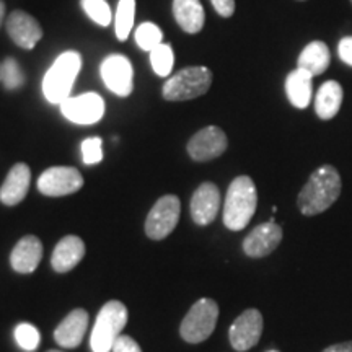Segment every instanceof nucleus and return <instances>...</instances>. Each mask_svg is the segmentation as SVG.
<instances>
[{"instance_id": "1", "label": "nucleus", "mask_w": 352, "mask_h": 352, "mask_svg": "<svg viewBox=\"0 0 352 352\" xmlns=\"http://www.w3.org/2000/svg\"><path fill=\"white\" fill-rule=\"evenodd\" d=\"M341 195V176L331 165H323L310 175L298 192V209L303 215H316L328 210Z\"/></svg>"}, {"instance_id": "2", "label": "nucleus", "mask_w": 352, "mask_h": 352, "mask_svg": "<svg viewBox=\"0 0 352 352\" xmlns=\"http://www.w3.org/2000/svg\"><path fill=\"white\" fill-rule=\"evenodd\" d=\"M258 206V191L250 176H236L228 186L223 204V223L233 232H240L253 219Z\"/></svg>"}, {"instance_id": "3", "label": "nucleus", "mask_w": 352, "mask_h": 352, "mask_svg": "<svg viewBox=\"0 0 352 352\" xmlns=\"http://www.w3.org/2000/svg\"><path fill=\"white\" fill-rule=\"evenodd\" d=\"M80 67L82 57L76 51H67L57 57L43 80L44 96L50 103L63 104L69 98Z\"/></svg>"}, {"instance_id": "4", "label": "nucleus", "mask_w": 352, "mask_h": 352, "mask_svg": "<svg viewBox=\"0 0 352 352\" xmlns=\"http://www.w3.org/2000/svg\"><path fill=\"white\" fill-rule=\"evenodd\" d=\"M129 314L124 303L109 300L103 305L96 316L90 346L94 352H111L114 342L121 336L122 328L127 324Z\"/></svg>"}, {"instance_id": "5", "label": "nucleus", "mask_w": 352, "mask_h": 352, "mask_svg": "<svg viewBox=\"0 0 352 352\" xmlns=\"http://www.w3.org/2000/svg\"><path fill=\"white\" fill-rule=\"evenodd\" d=\"M212 85V72L208 67L195 65L175 74L165 82L162 95L168 101H186L206 95Z\"/></svg>"}, {"instance_id": "6", "label": "nucleus", "mask_w": 352, "mask_h": 352, "mask_svg": "<svg viewBox=\"0 0 352 352\" xmlns=\"http://www.w3.org/2000/svg\"><path fill=\"white\" fill-rule=\"evenodd\" d=\"M219 320V305L212 298H201L195 305L189 308V311L182 321L179 334L186 342L199 344L206 341L214 333Z\"/></svg>"}, {"instance_id": "7", "label": "nucleus", "mask_w": 352, "mask_h": 352, "mask_svg": "<svg viewBox=\"0 0 352 352\" xmlns=\"http://www.w3.org/2000/svg\"><path fill=\"white\" fill-rule=\"evenodd\" d=\"M182 202L173 195L160 197L145 219V233L152 240H164L178 226Z\"/></svg>"}, {"instance_id": "8", "label": "nucleus", "mask_w": 352, "mask_h": 352, "mask_svg": "<svg viewBox=\"0 0 352 352\" xmlns=\"http://www.w3.org/2000/svg\"><path fill=\"white\" fill-rule=\"evenodd\" d=\"M83 186V176L72 166H52L38 179V189L44 196L60 197L77 192Z\"/></svg>"}, {"instance_id": "9", "label": "nucleus", "mask_w": 352, "mask_h": 352, "mask_svg": "<svg viewBox=\"0 0 352 352\" xmlns=\"http://www.w3.org/2000/svg\"><path fill=\"white\" fill-rule=\"evenodd\" d=\"M263 334V315L256 308L245 310L232 323L228 331V340L235 351L246 352L259 342Z\"/></svg>"}, {"instance_id": "10", "label": "nucleus", "mask_w": 352, "mask_h": 352, "mask_svg": "<svg viewBox=\"0 0 352 352\" xmlns=\"http://www.w3.org/2000/svg\"><path fill=\"white\" fill-rule=\"evenodd\" d=\"M227 135L217 126H208L196 132L188 142V153L196 162H210L227 151Z\"/></svg>"}, {"instance_id": "11", "label": "nucleus", "mask_w": 352, "mask_h": 352, "mask_svg": "<svg viewBox=\"0 0 352 352\" xmlns=\"http://www.w3.org/2000/svg\"><path fill=\"white\" fill-rule=\"evenodd\" d=\"M101 77L113 94L118 96H129L134 88V70L126 56L113 54L101 64Z\"/></svg>"}, {"instance_id": "12", "label": "nucleus", "mask_w": 352, "mask_h": 352, "mask_svg": "<svg viewBox=\"0 0 352 352\" xmlns=\"http://www.w3.org/2000/svg\"><path fill=\"white\" fill-rule=\"evenodd\" d=\"M63 114L77 124H95L103 118L104 103L98 94H85L69 98L60 104Z\"/></svg>"}, {"instance_id": "13", "label": "nucleus", "mask_w": 352, "mask_h": 352, "mask_svg": "<svg viewBox=\"0 0 352 352\" xmlns=\"http://www.w3.org/2000/svg\"><path fill=\"white\" fill-rule=\"evenodd\" d=\"M283 241V228L274 220L254 227L243 240V252L250 258H264L271 254Z\"/></svg>"}, {"instance_id": "14", "label": "nucleus", "mask_w": 352, "mask_h": 352, "mask_svg": "<svg viewBox=\"0 0 352 352\" xmlns=\"http://www.w3.org/2000/svg\"><path fill=\"white\" fill-rule=\"evenodd\" d=\"M7 33L21 50H33L43 38V28L38 20L23 10H15L8 15Z\"/></svg>"}, {"instance_id": "15", "label": "nucleus", "mask_w": 352, "mask_h": 352, "mask_svg": "<svg viewBox=\"0 0 352 352\" xmlns=\"http://www.w3.org/2000/svg\"><path fill=\"white\" fill-rule=\"evenodd\" d=\"M191 217L197 226H209L220 210V191L214 183H202L191 197Z\"/></svg>"}, {"instance_id": "16", "label": "nucleus", "mask_w": 352, "mask_h": 352, "mask_svg": "<svg viewBox=\"0 0 352 352\" xmlns=\"http://www.w3.org/2000/svg\"><path fill=\"white\" fill-rule=\"evenodd\" d=\"M30 183H32V170L26 164H16L8 171L6 182L0 186V201L2 204L12 206L20 204L28 195Z\"/></svg>"}, {"instance_id": "17", "label": "nucleus", "mask_w": 352, "mask_h": 352, "mask_svg": "<svg viewBox=\"0 0 352 352\" xmlns=\"http://www.w3.org/2000/svg\"><path fill=\"white\" fill-rule=\"evenodd\" d=\"M88 328V314L83 308H76L60 321L54 331V340L60 347L74 349L80 344Z\"/></svg>"}, {"instance_id": "18", "label": "nucleus", "mask_w": 352, "mask_h": 352, "mask_svg": "<svg viewBox=\"0 0 352 352\" xmlns=\"http://www.w3.org/2000/svg\"><path fill=\"white\" fill-rule=\"evenodd\" d=\"M43 258V243L38 236L26 235L13 246L10 264L13 271L20 274H30L39 266Z\"/></svg>"}, {"instance_id": "19", "label": "nucleus", "mask_w": 352, "mask_h": 352, "mask_svg": "<svg viewBox=\"0 0 352 352\" xmlns=\"http://www.w3.org/2000/svg\"><path fill=\"white\" fill-rule=\"evenodd\" d=\"M85 256V243L80 236L67 235L56 245L51 256L52 270L59 274L72 271Z\"/></svg>"}, {"instance_id": "20", "label": "nucleus", "mask_w": 352, "mask_h": 352, "mask_svg": "<svg viewBox=\"0 0 352 352\" xmlns=\"http://www.w3.org/2000/svg\"><path fill=\"white\" fill-rule=\"evenodd\" d=\"M311 74L303 69H296L285 78V95L292 107L305 109L311 101V91H314V80Z\"/></svg>"}, {"instance_id": "21", "label": "nucleus", "mask_w": 352, "mask_h": 352, "mask_svg": "<svg viewBox=\"0 0 352 352\" xmlns=\"http://www.w3.org/2000/svg\"><path fill=\"white\" fill-rule=\"evenodd\" d=\"M173 15L176 23L189 34L199 33L206 21L204 8L199 0H173Z\"/></svg>"}, {"instance_id": "22", "label": "nucleus", "mask_w": 352, "mask_h": 352, "mask_svg": "<svg viewBox=\"0 0 352 352\" xmlns=\"http://www.w3.org/2000/svg\"><path fill=\"white\" fill-rule=\"evenodd\" d=\"M331 63V52L327 43L311 41L303 47L297 60V67L307 70L311 76H321L329 67Z\"/></svg>"}, {"instance_id": "23", "label": "nucleus", "mask_w": 352, "mask_h": 352, "mask_svg": "<svg viewBox=\"0 0 352 352\" xmlns=\"http://www.w3.org/2000/svg\"><path fill=\"white\" fill-rule=\"evenodd\" d=\"M342 104V87L336 80H328L320 87L315 96V111L320 120L328 121L340 113Z\"/></svg>"}, {"instance_id": "24", "label": "nucleus", "mask_w": 352, "mask_h": 352, "mask_svg": "<svg viewBox=\"0 0 352 352\" xmlns=\"http://www.w3.org/2000/svg\"><path fill=\"white\" fill-rule=\"evenodd\" d=\"M135 15V0H120L116 12V36L120 41H126L129 36Z\"/></svg>"}, {"instance_id": "25", "label": "nucleus", "mask_w": 352, "mask_h": 352, "mask_svg": "<svg viewBox=\"0 0 352 352\" xmlns=\"http://www.w3.org/2000/svg\"><path fill=\"white\" fill-rule=\"evenodd\" d=\"M175 56H173V47L168 43H162L160 46H157L155 50L151 51V64L153 72L158 77H168L173 69Z\"/></svg>"}, {"instance_id": "26", "label": "nucleus", "mask_w": 352, "mask_h": 352, "mask_svg": "<svg viewBox=\"0 0 352 352\" xmlns=\"http://www.w3.org/2000/svg\"><path fill=\"white\" fill-rule=\"evenodd\" d=\"M162 38H164V33L158 28L155 23H142L135 30V43L142 47L144 51H153L157 46H160Z\"/></svg>"}, {"instance_id": "27", "label": "nucleus", "mask_w": 352, "mask_h": 352, "mask_svg": "<svg viewBox=\"0 0 352 352\" xmlns=\"http://www.w3.org/2000/svg\"><path fill=\"white\" fill-rule=\"evenodd\" d=\"M2 83L6 90H19L25 85V72L13 57H7L2 63Z\"/></svg>"}, {"instance_id": "28", "label": "nucleus", "mask_w": 352, "mask_h": 352, "mask_svg": "<svg viewBox=\"0 0 352 352\" xmlns=\"http://www.w3.org/2000/svg\"><path fill=\"white\" fill-rule=\"evenodd\" d=\"M83 12L100 26H108L111 21V8L107 0H82Z\"/></svg>"}, {"instance_id": "29", "label": "nucleus", "mask_w": 352, "mask_h": 352, "mask_svg": "<svg viewBox=\"0 0 352 352\" xmlns=\"http://www.w3.org/2000/svg\"><path fill=\"white\" fill-rule=\"evenodd\" d=\"M15 340L16 344H19L23 351L32 352L34 349H38L39 346V331L36 329V327L30 323H20L19 327L15 328Z\"/></svg>"}, {"instance_id": "30", "label": "nucleus", "mask_w": 352, "mask_h": 352, "mask_svg": "<svg viewBox=\"0 0 352 352\" xmlns=\"http://www.w3.org/2000/svg\"><path fill=\"white\" fill-rule=\"evenodd\" d=\"M103 140L100 138H88L82 142V155L83 164L96 165L103 160V148H101Z\"/></svg>"}, {"instance_id": "31", "label": "nucleus", "mask_w": 352, "mask_h": 352, "mask_svg": "<svg viewBox=\"0 0 352 352\" xmlns=\"http://www.w3.org/2000/svg\"><path fill=\"white\" fill-rule=\"evenodd\" d=\"M113 352H142V349L131 336H120L114 342Z\"/></svg>"}, {"instance_id": "32", "label": "nucleus", "mask_w": 352, "mask_h": 352, "mask_svg": "<svg viewBox=\"0 0 352 352\" xmlns=\"http://www.w3.org/2000/svg\"><path fill=\"white\" fill-rule=\"evenodd\" d=\"M338 56L342 63L352 67V36L342 38L338 44Z\"/></svg>"}, {"instance_id": "33", "label": "nucleus", "mask_w": 352, "mask_h": 352, "mask_svg": "<svg viewBox=\"0 0 352 352\" xmlns=\"http://www.w3.org/2000/svg\"><path fill=\"white\" fill-rule=\"evenodd\" d=\"M210 2H212L215 12L223 19H230L235 12V0H210Z\"/></svg>"}, {"instance_id": "34", "label": "nucleus", "mask_w": 352, "mask_h": 352, "mask_svg": "<svg viewBox=\"0 0 352 352\" xmlns=\"http://www.w3.org/2000/svg\"><path fill=\"white\" fill-rule=\"evenodd\" d=\"M321 352H352V341L340 342V344H333Z\"/></svg>"}, {"instance_id": "35", "label": "nucleus", "mask_w": 352, "mask_h": 352, "mask_svg": "<svg viewBox=\"0 0 352 352\" xmlns=\"http://www.w3.org/2000/svg\"><path fill=\"white\" fill-rule=\"evenodd\" d=\"M3 19H6V3L0 0V26L3 23Z\"/></svg>"}, {"instance_id": "36", "label": "nucleus", "mask_w": 352, "mask_h": 352, "mask_svg": "<svg viewBox=\"0 0 352 352\" xmlns=\"http://www.w3.org/2000/svg\"><path fill=\"white\" fill-rule=\"evenodd\" d=\"M0 82H2V63H0Z\"/></svg>"}, {"instance_id": "37", "label": "nucleus", "mask_w": 352, "mask_h": 352, "mask_svg": "<svg viewBox=\"0 0 352 352\" xmlns=\"http://www.w3.org/2000/svg\"><path fill=\"white\" fill-rule=\"evenodd\" d=\"M47 352H60V351H56V349H51V351H47Z\"/></svg>"}, {"instance_id": "38", "label": "nucleus", "mask_w": 352, "mask_h": 352, "mask_svg": "<svg viewBox=\"0 0 352 352\" xmlns=\"http://www.w3.org/2000/svg\"><path fill=\"white\" fill-rule=\"evenodd\" d=\"M267 352H277V351H267Z\"/></svg>"}, {"instance_id": "39", "label": "nucleus", "mask_w": 352, "mask_h": 352, "mask_svg": "<svg viewBox=\"0 0 352 352\" xmlns=\"http://www.w3.org/2000/svg\"><path fill=\"white\" fill-rule=\"evenodd\" d=\"M351 3H352V0H351Z\"/></svg>"}]
</instances>
